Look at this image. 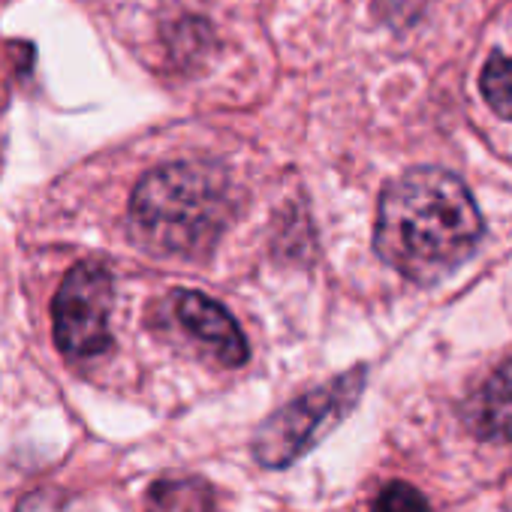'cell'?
<instances>
[{
    "mask_svg": "<svg viewBox=\"0 0 512 512\" xmlns=\"http://www.w3.org/2000/svg\"><path fill=\"white\" fill-rule=\"evenodd\" d=\"M479 238V208L452 172L422 166L386 184L374 244L404 278L416 284L440 281L467 260Z\"/></svg>",
    "mask_w": 512,
    "mask_h": 512,
    "instance_id": "cell-1",
    "label": "cell"
},
{
    "mask_svg": "<svg viewBox=\"0 0 512 512\" xmlns=\"http://www.w3.org/2000/svg\"><path fill=\"white\" fill-rule=\"evenodd\" d=\"M229 217L232 190L223 169L196 160L148 172L130 199L133 229L157 253L196 256L220 238Z\"/></svg>",
    "mask_w": 512,
    "mask_h": 512,
    "instance_id": "cell-2",
    "label": "cell"
},
{
    "mask_svg": "<svg viewBox=\"0 0 512 512\" xmlns=\"http://www.w3.org/2000/svg\"><path fill=\"white\" fill-rule=\"evenodd\" d=\"M365 386V371L356 368L296 401L281 407L263 422L253 437V455L263 467H287L305 455L329 428H335L359 401Z\"/></svg>",
    "mask_w": 512,
    "mask_h": 512,
    "instance_id": "cell-3",
    "label": "cell"
},
{
    "mask_svg": "<svg viewBox=\"0 0 512 512\" xmlns=\"http://www.w3.org/2000/svg\"><path fill=\"white\" fill-rule=\"evenodd\" d=\"M112 275L103 263H79L64 278L55 302L52 323L55 341L70 359H94L112 347L109 317H112Z\"/></svg>",
    "mask_w": 512,
    "mask_h": 512,
    "instance_id": "cell-4",
    "label": "cell"
},
{
    "mask_svg": "<svg viewBox=\"0 0 512 512\" xmlns=\"http://www.w3.org/2000/svg\"><path fill=\"white\" fill-rule=\"evenodd\" d=\"M175 317L187 329V335H193L220 365L238 368L247 362V341H244L241 329L235 326L229 311L220 308L217 302H211L208 296L193 293V290L178 293Z\"/></svg>",
    "mask_w": 512,
    "mask_h": 512,
    "instance_id": "cell-5",
    "label": "cell"
},
{
    "mask_svg": "<svg viewBox=\"0 0 512 512\" xmlns=\"http://www.w3.org/2000/svg\"><path fill=\"white\" fill-rule=\"evenodd\" d=\"M467 425L482 440H512V362L500 365L470 398Z\"/></svg>",
    "mask_w": 512,
    "mask_h": 512,
    "instance_id": "cell-6",
    "label": "cell"
},
{
    "mask_svg": "<svg viewBox=\"0 0 512 512\" xmlns=\"http://www.w3.org/2000/svg\"><path fill=\"white\" fill-rule=\"evenodd\" d=\"M145 512H217V494L199 476L160 479L148 491Z\"/></svg>",
    "mask_w": 512,
    "mask_h": 512,
    "instance_id": "cell-7",
    "label": "cell"
},
{
    "mask_svg": "<svg viewBox=\"0 0 512 512\" xmlns=\"http://www.w3.org/2000/svg\"><path fill=\"white\" fill-rule=\"evenodd\" d=\"M482 94L488 100V106L500 115L512 121V58L494 55L485 70H482Z\"/></svg>",
    "mask_w": 512,
    "mask_h": 512,
    "instance_id": "cell-8",
    "label": "cell"
},
{
    "mask_svg": "<svg viewBox=\"0 0 512 512\" xmlns=\"http://www.w3.org/2000/svg\"><path fill=\"white\" fill-rule=\"evenodd\" d=\"M371 512H431L428 500L422 497L419 488L407 485V482H389L377 500Z\"/></svg>",
    "mask_w": 512,
    "mask_h": 512,
    "instance_id": "cell-9",
    "label": "cell"
}]
</instances>
